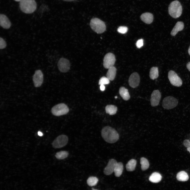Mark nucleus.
Masks as SVG:
<instances>
[{
  "label": "nucleus",
  "instance_id": "1",
  "mask_svg": "<svg viewBox=\"0 0 190 190\" xmlns=\"http://www.w3.org/2000/svg\"><path fill=\"white\" fill-rule=\"evenodd\" d=\"M101 135L104 140L110 143H115L119 139L117 132L115 129L109 126H106L103 128Z\"/></svg>",
  "mask_w": 190,
  "mask_h": 190
},
{
  "label": "nucleus",
  "instance_id": "2",
  "mask_svg": "<svg viewBox=\"0 0 190 190\" xmlns=\"http://www.w3.org/2000/svg\"><path fill=\"white\" fill-rule=\"evenodd\" d=\"M37 6L35 0H22L19 3L21 11L27 14H31L34 12L36 9Z\"/></svg>",
  "mask_w": 190,
  "mask_h": 190
},
{
  "label": "nucleus",
  "instance_id": "3",
  "mask_svg": "<svg viewBox=\"0 0 190 190\" xmlns=\"http://www.w3.org/2000/svg\"><path fill=\"white\" fill-rule=\"evenodd\" d=\"M182 7L180 2L178 1L172 2L168 7L169 14L172 17L176 18L179 17L182 12Z\"/></svg>",
  "mask_w": 190,
  "mask_h": 190
},
{
  "label": "nucleus",
  "instance_id": "4",
  "mask_svg": "<svg viewBox=\"0 0 190 190\" xmlns=\"http://www.w3.org/2000/svg\"><path fill=\"white\" fill-rule=\"evenodd\" d=\"M90 25L92 29L98 34L102 33L106 30V27L104 22L98 18L92 19Z\"/></svg>",
  "mask_w": 190,
  "mask_h": 190
},
{
  "label": "nucleus",
  "instance_id": "5",
  "mask_svg": "<svg viewBox=\"0 0 190 190\" xmlns=\"http://www.w3.org/2000/svg\"><path fill=\"white\" fill-rule=\"evenodd\" d=\"M69 111L67 106L63 103L59 104L52 108L51 112L54 116H59L66 114Z\"/></svg>",
  "mask_w": 190,
  "mask_h": 190
},
{
  "label": "nucleus",
  "instance_id": "6",
  "mask_svg": "<svg viewBox=\"0 0 190 190\" xmlns=\"http://www.w3.org/2000/svg\"><path fill=\"white\" fill-rule=\"evenodd\" d=\"M178 103V100L176 98L172 96H168L164 98L162 106L164 108L169 110L175 107Z\"/></svg>",
  "mask_w": 190,
  "mask_h": 190
},
{
  "label": "nucleus",
  "instance_id": "7",
  "mask_svg": "<svg viewBox=\"0 0 190 190\" xmlns=\"http://www.w3.org/2000/svg\"><path fill=\"white\" fill-rule=\"evenodd\" d=\"M68 141L67 136L64 135L58 136L53 141L52 145L54 148H60L65 146Z\"/></svg>",
  "mask_w": 190,
  "mask_h": 190
},
{
  "label": "nucleus",
  "instance_id": "8",
  "mask_svg": "<svg viewBox=\"0 0 190 190\" xmlns=\"http://www.w3.org/2000/svg\"><path fill=\"white\" fill-rule=\"evenodd\" d=\"M168 77L170 83L172 85L178 87L182 85V80L174 71L170 70L169 72Z\"/></svg>",
  "mask_w": 190,
  "mask_h": 190
},
{
  "label": "nucleus",
  "instance_id": "9",
  "mask_svg": "<svg viewBox=\"0 0 190 190\" xmlns=\"http://www.w3.org/2000/svg\"><path fill=\"white\" fill-rule=\"evenodd\" d=\"M116 59L115 55L111 53L107 54L104 56L103 60V65L106 69H109L113 66Z\"/></svg>",
  "mask_w": 190,
  "mask_h": 190
},
{
  "label": "nucleus",
  "instance_id": "10",
  "mask_svg": "<svg viewBox=\"0 0 190 190\" xmlns=\"http://www.w3.org/2000/svg\"><path fill=\"white\" fill-rule=\"evenodd\" d=\"M58 66L60 72L63 73L66 72L69 70L70 68L69 61L66 58H62L59 60Z\"/></svg>",
  "mask_w": 190,
  "mask_h": 190
},
{
  "label": "nucleus",
  "instance_id": "11",
  "mask_svg": "<svg viewBox=\"0 0 190 190\" xmlns=\"http://www.w3.org/2000/svg\"><path fill=\"white\" fill-rule=\"evenodd\" d=\"M33 80L35 87L41 86L43 81V74L41 70H38L35 71L33 76Z\"/></svg>",
  "mask_w": 190,
  "mask_h": 190
},
{
  "label": "nucleus",
  "instance_id": "12",
  "mask_svg": "<svg viewBox=\"0 0 190 190\" xmlns=\"http://www.w3.org/2000/svg\"><path fill=\"white\" fill-rule=\"evenodd\" d=\"M117 163L116 160L114 159H110L107 165L104 168V174L107 175H109L112 174L114 172L115 167Z\"/></svg>",
  "mask_w": 190,
  "mask_h": 190
},
{
  "label": "nucleus",
  "instance_id": "13",
  "mask_svg": "<svg viewBox=\"0 0 190 190\" xmlns=\"http://www.w3.org/2000/svg\"><path fill=\"white\" fill-rule=\"evenodd\" d=\"M140 81L139 75L136 72L132 73L129 79V84L130 87L133 88H135L137 87L139 85Z\"/></svg>",
  "mask_w": 190,
  "mask_h": 190
},
{
  "label": "nucleus",
  "instance_id": "14",
  "mask_svg": "<svg viewBox=\"0 0 190 190\" xmlns=\"http://www.w3.org/2000/svg\"><path fill=\"white\" fill-rule=\"evenodd\" d=\"M161 98L160 92L158 90H154L152 93L151 97L150 102L152 106L155 107L158 106L160 102Z\"/></svg>",
  "mask_w": 190,
  "mask_h": 190
},
{
  "label": "nucleus",
  "instance_id": "15",
  "mask_svg": "<svg viewBox=\"0 0 190 190\" xmlns=\"http://www.w3.org/2000/svg\"><path fill=\"white\" fill-rule=\"evenodd\" d=\"M0 25L3 28L6 29L9 28L11 26V22L5 15H0Z\"/></svg>",
  "mask_w": 190,
  "mask_h": 190
},
{
  "label": "nucleus",
  "instance_id": "16",
  "mask_svg": "<svg viewBox=\"0 0 190 190\" xmlns=\"http://www.w3.org/2000/svg\"><path fill=\"white\" fill-rule=\"evenodd\" d=\"M140 18L144 23L150 24L153 22V16L151 13L146 12L142 14L140 16Z\"/></svg>",
  "mask_w": 190,
  "mask_h": 190
},
{
  "label": "nucleus",
  "instance_id": "17",
  "mask_svg": "<svg viewBox=\"0 0 190 190\" xmlns=\"http://www.w3.org/2000/svg\"><path fill=\"white\" fill-rule=\"evenodd\" d=\"M184 27V24L183 22L181 21L178 22L171 32V35L173 36H175L178 31L182 30Z\"/></svg>",
  "mask_w": 190,
  "mask_h": 190
},
{
  "label": "nucleus",
  "instance_id": "18",
  "mask_svg": "<svg viewBox=\"0 0 190 190\" xmlns=\"http://www.w3.org/2000/svg\"><path fill=\"white\" fill-rule=\"evenodd\" d=\"M119 92L120 95L124 100L127 101L130 98V96L128 90L125 87H120Z\"/></svg>",
  "mask_w": 190,
  "mask_h": 190
},
{
  "label": "nucleus",
  "instance_id": "19",
  "mask_svg": "<svg viewBox=\"0 0 190 190\" xmlns=\"http://www.w3.org/2000/svg\"><path fill=\"white\" fill-rule=\"evenodd\" d=\"M162 179V176L159 173L157 172H154L150 176L149 180L152 182L158 183Z\"/></svg>",
  "mask_w": 190,
  "mask_h": 190
},
{
  "label": "nucleus",
  "instance_id": "20",
  "mask_svg": "<svg viewBox=\"0 0 190 190\" xmlns=\"http://www.w3.org/2000/svg\"><path fill=\"white\" fill-rule=\"evenodd\" d=\"M116 69L114 66L111 67L108 69L106 74V77L110 80H113L115 77Z\"/></svg>",
  "mask_w": 190,
  "mask_h": 190
},
{
  "label": "nucleus",
  "instance_id": "21",
  "mask_svg": "<svg viewBox=\"0 0 190 190\" xmlns=\"http://www.w3.org/2000/svg\"><path fill=\"white\" fill-rule=\"evenodd\" d=\"M176 178L178 181L184 182L188 180L189 177L186 172L183 171L177 173L176 175Z\"/></svg>",
  "mask_w": 190,
  "mask_h": 190
},
{
  "label": "nucleus",
  "instance_id": "22",
  "mask_svg": "<svg viewBox=\"0 0 190 190\" xmlns=\"http://www.w3.org/2000/svg\"><path fill=\"white\" fill-rule=\"evenodd\" d=\"M123 170V165L121 162L117 163L114 169L115 176L117 177H120L122 174Z\"/></svg>",
  "mask_w": 190,
  "mask_h": 190
},
{
  "label": "nucleus",
  "instance_id": "23",
  "mask_svg": "<svg viewBox=\"0 0 190 190\" xmlns=\"http://www.w3.org/2000/svg\"><path fill=\"white\" fill-rule=\"evenodd\" d=\"M137 163L136 160L134 159H132L128 161L126 165V167L128 171H132L135 169Z\"/></svg>",
  "mask_w": 190,
  "mask_h": 190
},
{
  "label": "nucleus",
  "instance_id": "24",
  "mask_svg": "<svg viewBox=\"0 0 190 190\" xmlns=\"http://www.w3.org/2000/svg\"><path fill=\"white\" fill-rule=\"evenodd\" d=\"M117 107L113 105H108L105 108L106 113L110 115L115 114L117 112Z\"/></svg>",
  "mask_w": 190,
  "mask_h": 190
},
{
  "label": "nucleus",
  "instance_id": "25",
  "mask_svg": "<svg viewBox=\"0 0 190 190\" xmlns=\"http://www.w3.org/2000/svg\"><path fill=\"white\" fill-rule=\"evenodd\" d=\"M158 70L157 67H153L151 68L149 76L151 79L154 80L157 78L158 77Z\"/></svg>",
  "mask_w": 190,
  "mask_h": 190
},
{
  "label": "nucleus",
  "instance_id": "26",
  "mask_svg": "<svg viewBox=\"0 0 190 190\" xmlns=\"http://www.w3.org/2000/svg\"><path fill=\"white\" fill-rule=\"evenodd\" d=\"M140 163L142 170H145L148 169L149 166V164L148 160L145 158L142 157L140 159Z\"/></svg>",
  "mask_w": 190,
  "mask_h": 190
},
{
  "label": "nucleus",
  "instance_id": "27",
  "mask_svg": "<svg viewBox=\"0 0 190 190\" xmlns=\"http://www.w3.org/2000/svg\"><path fill=\"white\" fill-rule=\"evenodd\" d=\"M69 154L68 152L65 151H61L57 152L55 156L59 159H63L66 158Z\"/></svg>",
  "mask_w": 190,
  "mask_h": 190
},
{
  "label": "nucleus",
  "instance_id": "28",
  "mask_svg": "<svg viewBox=\"0 0 190 190\" xmlns=\"http://www.w3.org/2000/svg\"><path fill=\"white\" fill-rule=\"evenodd\" d=\"M98 179L94 177H90L87 180L88 184L91 186H95L96 185L98 182Z\"/></svg>",
  "mask_w": 190,
  "mask_h": 190
},
{
  "label": "nucleus",
  "instance_id": "29",
  "mask_svg": "<svg viewBox=\"0 0 190 190\" xmlns=\"http://www.w3.org/2000/svg\"><path fill=\"white\" fill-rule=\"evenodd\" d=\"M110 82V80L108 78L105 77H102L99 80L98 84L100 85L107 84Z\"/></svg>",
  "mask_w": 190,
  "mask_h": 190
},
{
  "label": "nucleus",
  "instance_id": "30",
  "mask_svg": "<svg viewBox=\"0 0 190 190\" xmlns=\"http://www.w3.org/2000/svg\"><path fill=\"white\" fill-rule=\"evenodd\" d=\"M128 30L127 27L126 26H120L117 29V31L121 34H124L126 33Z\"/></svg>",
  "mask_w": 190,
  "mask_h": 190
},
{
  "label": "nucleus",
  "instance_id": "31",
  "mask_svg": "<svg viewBox=\"0 0 190 190\" xmlns=\"http://www.w3.org/2000/svg\"><path fill=\"white\" fill-rule=\"evenodd\" d=\"M7 45L5 41L2 38H0V49H3L5 48Z\"/></svg>",
  "mask_w": 190,
  "mask_h": 190
},
{
  "label": "nucleus",
  "instance_id": "32",
  "mask_svg": "<svg viewBox=\"0 0 190 190\" xmlns=\"http://www.w3.org/2000/svg\"><path fill=\"white\" fill-rule=\"evenodd\" d=\"M137 48H140L142 47L143 45V40L142 39L138 40L136 44Z\"/></svg>",
  "mask_w": 190,
  "mask_h": 190
},
{
  "label": "nucleus",
  "instance_id": "33",
  "mask_svg": "<svg viewBox=\"0 0 190 190\" xmlns=\"http://www.w3.org/2000/svg\"><path fill=\"white\" fill-rule=\"evenodd\" d=\"M184 145L186 147L190 148V140H185L183 142Z\"/></svg>",
  "mask_w": 190,
  "mask_h": 190
},
{
  "label": "nucleus",
  "instance_id": "34",
  "mask_svg": "<svg viewBox=\"0 0 190 190\" xmlns=\"http://www.w3.org/2000/svg\"><path fill=\"white\" fill-rule=\"evenodd\" d=\"M100 88L101 91H103L105 90V88L104 85H101Z\"/></svg>",
  "mask_w": 190,
  "mask_h": 190
},
{
  "label": "nucleus",
  "instance_id": "35",
  "mask_svg": "<svg viewBox=\"0 0 190 190\" xmlns=\"http://www.w3.org/2000/svg\"><path fill=\"white\" fill-rule=\"evenodd\" d=\"M186 67L188 70L190 72V62H188L187 64Z\"/></svg>",
  "mask_w": 190,
  "mask_h": 190
},
{
  "label": "nucleus",
  "instance_id": "36",
  "mask_svg": "<svg viewBox=\"0 0 190 190\" xmlns=\"http://www.w3.org/2000/svg\"><path fill=\"white\" fill-rule=\"evenodd\" d=\"M38 135L40 136H42L43 135L42 133L40 131H39L38 132Z\"/></svg>",
  "mask_w": 190,
  "mask_h": 190
},
{
  "label": "nucleus",
  "instance_id": "37",
  "mask_svg": "<svg viewBox=\"0 0 190 190\" xmlns=\"http://www.w3.org/2000/svg\"><path fill=\"white\" fill-rule=\"evenodd\" d=\"M188 52L189 55H190V46L189 48Z\"/></svg>",
  "mask_w": 190,
  "mask_h": 190
},
{
  "label": "nucleus",
  "instance_id": "38",
  "mask_svg": "<svg viewBox=\"0 0 190 190\" xmlns=\"http://www.w3.org/2000/svg\"><path fill=\"white\" fill-rule=\"evenodd\" d=\"M64 1L68 2H70L73 1L74 0H63Z\"/></svg>",
  "mask_w": 190,
  "mask_h": 190
},
{
  "label": "nucleus",
  "instance_id": "39",
  "mask_svg": "<svg viewBox=\"0 0 190 190\" xmlns=\"http://www.w3.org/2000/svg\"><path fill=\"white\" fill-rule=\"evenodd\" d=\"M187 150L190 153V148H187Z\"/></svg>",
  "mask_w": 190,
  "mask_h": 190
},
{
  "label": "nucleus",
  "instance_id": "40",
  "mask_svg": "<svg viewBox=\"0 0 190 190\" xmlns=\"http://www.w3.org/2000/svg\"><path fill=\"white\" fill-rule=\"evenodd\" d=\"M15 1H16V2H20L22 0H14Z\"/></svg>",
  "mask_w": 190,
  "mask_h": 190
},
{
  "label": "nucleus",
  "instance_id": "41",
  "mask_svg": "<svg viewBox=\"0 0 190 190\" xmlns=\"http://www.w3.org/2000/svg\"><path fill=\"white\" fill-rule=\"evenodd\" d=\"M115 98L116 99L117 98V96H115Z\"/></svg>",
  "mask_w": 190,
  "mask_h": 190
},
{
  "label": "nucleus",
  "instance_id": "42",
  "mask_svg": "<svg viewBox=\"0 0 190 190\" xmlns=\"http://www.w3.org/2000/svg\"><path fill=\"white\" fill-rule=\"evenodd\" d=\"M92 190H96V189H93V188H92Z\"/></svg>",
  "mask_w": 190,
  "mask_h": 190
}]
</instances>
